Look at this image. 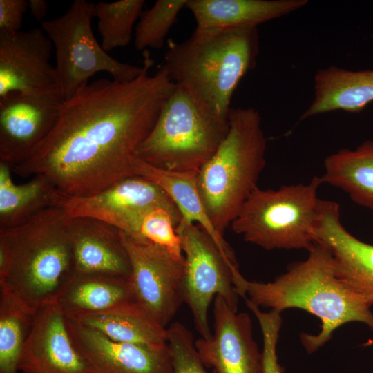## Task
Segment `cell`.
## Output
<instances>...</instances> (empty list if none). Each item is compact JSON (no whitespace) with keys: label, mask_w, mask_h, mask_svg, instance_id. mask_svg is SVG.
<instances>
[{"label":"cell","mask_w":373,"mask_h":373,"mask_svg":"<svg viewBox=\"0 0 373 373\" xmlns=\"http://www.w3.org/2000/svg\"><path fill=\"white\" fill-rule=\"evenodd\" d=\"M127 82L99 79L61 104L49 135L26 161L21 177L44 175L60 193L88 196L137 175L138 147L175 84L164 64Z\"/></svg>","instance_id":"obj_1"},{"label":"cell","mask_w":373,"mask_h":373,"mask_svg":"<svg viewBox=\"0 0 373 373\" xmlns=\"http://www.w3.org/2000/svg\"><path fill=\"white\" fill-rule=\"evenodd\" d=\"M71 218L51 206L18 226L0 229V290L34 316L56 303L75 274Z\"/></svg>","instance_id":"obj_2"},{"label":"cell","mask_w":373,"mask_h":373,"mask_svg":"<svg viewBox=\"0 0 373 373\" xmlns=\"http://www.w3.org/2000/svg\"><path fill=\"white\" fill-rule=\"evenodd\" d=\"M308 252L305 260L294 264L274 281L248 280L249 299L258 307L281 312L298 308L317 316L321 321V332L300 335L309 354L325 344L334 330L347 323H364L373 332L372 305L341 279L328 248L316 241Z\"/></svg>","instance_id":"obj_3"},{"label":"cell","mask_w":373,"mask_h":373,"mask_svg":"<svg viewBox=\"0 0 373 373\" xmlns=\"http://www.w3.org/2000/svg\"><path fill=\"white\" fill-rule=\"evenodd\" d=\"M257 27L202 30L181 43H171L164 64L171 80L227 119L233 94L251 69L258 52Z\"/></svg>","instance_id":"obj_4"},{"label":"cell","mask_w":373,"mask_h":373,"mask_svg":"<svg viewBox=\"0 0 373 373\" xmlns=\"http://www.w3.org/2000/svg\"><path fill=\"white\" fill-rule=\"evenodd\" d=\"M227 133L196 175L198 191L216 229L224 236L258 187L266 165L267 140L254 108H231Z\"/></svg>","instance_id":"obj_5"},{"label":"cell","mask_w":373,"mask_h":373,"mask_svg":"<svg viewBox=\"0 0 373 373\" xmlns=\"http://www.w3.org/2000/svg\"><path fill=\"white\" fill-rule=\"evenodd\" d=\"M228 129V118L216 115L175 84L137 155L158 169L198 173L216 153Z\"/></svg>","instance_id":"obj_6"},{"label":"cell","mask_w":373,"mask_h":373,"mask_svg":"<svg viewBox=\"0 0 373 373\" xmlns=\"http://www.w3.org/2000/svg\"><path fill=\"white\" fill-rule=\"evenodd\" d=\"M321 177L309 182L254 190L232 221L233 231L266 250L305 249L316 241L314 227L321 199Z\"/></svg>","instance_id":"obj_7"},{"label":"cell","mask_w":373,"mask_h":373,"mask_svg":"<svg viewBox=\"0 0 373 373\" xmlns=\"http://www.w3.org/2000/svg\"><path fill=\"white\" fill-rule=\"evenodd\" d=\"M95 3L75 0L57 18L41 22V29L55 48V70L64 100L70 98L88 79L106 72L119 82L133 80L152 66L146 55L144 65L137 66L117 61L99 44L91 28Z\"/></svg>","instance_id":"obj_8"},{"label":"cell","mask_w":373,"mask_h":373,"mask_svg":"<svg viewBox=\"0 0 373 373\" xmlns=\"http://www.w3.org/2000/svg\"><path fill=\"white\" fill-rule=\"evenodd\" d=\"M184 254V303L193 317L200 337L209 338L212 333L208 312L217 295L238 309L239 295L234 285L231 266L212 238L198 224L182 218L176 227Z\"/></svg>","instance_id":"obj_9"},{"label":"cell","mask_w":373,"mask_h":373,"mask_svg":"<svg viewBox=\"0 0 373 373\" xmlns=\"http://www.w3.org/2000/svg\"><path fill=\"white\" fill-rule=\"evenodd\" d=\"M120 231L131 263L132 292L143 311L166 328L184 303V257L178 258L160 246Z\"/></svg>","instance_id":"obj_10"},{"label":"cell","mask_w":373,"mask_h":373,"mask_svg":"<svg viewBox=\"0 0 373 373\" xmlns=\"http://www.w3.org/2000/svg\"><path fill=\"white\" fill-rule=\"evenodd\" d=\"M52 46L39 28L0 34V98L18 92L62 103L55 67L50 62Z\"/></svg>","instance_id":"obj_11"},{"label":"cell","mask_w":373,"mask_h":373,"mask_svg":"<svg viewBox=\"0 0 373 373\" xmlns=\"http://www.w3.org/2000/svg\"><path fill=\"white\" fill-rule=\"evenodd\" d=\"M52 202L53 206L61 208L72 218H95L122 231L136 216L149 209H178L160 186L140 175L122 179L88 196L69 195L57 190Z\"/></svg>","instance_id":"obj_12"},{"label":"cell","mask_w":373,"mask_h":373,"mask_svg":"<svg viewBox=\"0 0 373 373\" xmlns=\"http://www.w3.org/2000/svg\"><path fill=\"white\" fill-rule=\"evenodd\" d=\"M213 333L195 341L206 367L216 373H262V352L253 336L250 316L238 313L217 295L213 302Z\"/></svg>","instance_id":"obj_13"},{"label":"cell","mask_w":373,"mask_h":373,"mask_svg":"<svg viewBox=\"0 0 373 373\" xmlns=\"http://www.w3.org/2000/svg\"><path fill=\"white\" fill-rule=\"evenodd\" d=\"M62 103L10 93L0 98V162L11 169L29 159L54 128Z\"/></svg>","instance_id":"obj_14"},{"label":"cell","mask_w":373,"mask_h":373,"mask_svg":"<svg viewBox=\"0 0 373 373\" xmlns=\"http://www.w3.org/2000/svg\"><path fill=\"white\" fill-rule=\"evenodd\" d=\"M74 345L88 373H171L168 344L157 348L111 340L98 331L66 318Z\"/></svg>","instance_id":"obj_15"},{"label":"cell","mask_w":373,"mask_h":373,"mask_svg":"<svg viewBox=\"0 0 373 373\" xmlns=\"http://www.w3.org/2000/svg\"><path fill=\"white\" fill-rule=\"evenodd\" d=\"M22 373H88L56 303L33 316L18 364Z\"/></svg>","instance_id":"obj_16"},{"label":"cell","mask_w":373,"mask_h":373,"mask_svg":"<svg viewBox=\"0 0 373 373\" xmlns=\"http://www.w3.org/2000/svg\"><path fill=\"white\" fill-rule=\"evenodd\" d=\"M314 236L315 241L332 253L341 279L372 305L373 245L361 240L345 229L336 202L321 200Z\"/></svg>","instance_id":"obj_17"},{"label":"cell","mask_w":373,"mask_h":373,"mask_svg":"<svg viewBox=\"0 0 373 373\" xmlns=\"http://www.w3.org/2000/svg\"><path fill=\"white\" fill-rule=\"evenodd\" d=\"M70 238L76 273L128 279L131 263L120 230L95 218H71Z\"/></svg>","instance_id":"obj_18"},{"label":"cell","mask_w":373,"mask_h":373,"mask_svg":"<svg viewBox=\"0 0 373 373\" xmlns=\"http://www.w3.org/2000/svg\"><path fill=\"white\" fill-rule=\"evenodd\" d=\"M56 304L70 320L142 309L132 292L128 279L99 274L75 273Z\"/></svg>","instance_id":"obj_19"},{"label":"cell","mask_w":373,"mask_h":373,"mask_svg":"<svg viewBox=\"0 0 373 373\" xmlns=\"http://www.w3.org/2000/svg\"><path fill=\"white\" fill-rule=\"evenodd\" d=\"M307 0H187L196 28L216 30L257 27L307 4Z\"/></svg>","instance_id":"obj_20"},{"label":"cell","mask_w":373,"mask_h":373,"mask_svg":"<svg viewBox=\"0 0 373 373\" xmlns=\"http://www.w3.org/2000/svg\"><path fill=\"white\" fill-rule=\"evenodd\" d=\"M137 175L144 177L160 186L173 200L182 218L194 222L212 238L231 267L234 282L240 281L243 276L240 272L234 253L213 226L200 198L195 172L166 171L151 166L142 160L136 164Z\"/></svg>","instance_id":"obj_21"},{"label":"cell","mask_w":373,"mask_h":373,"mask_svg":"<svg viewBox=\"0 0 373 373\" xmlns=\"http://www.w3.org/2000/svg\"><path fill=\"white\" fill-rule=\"evenodd\" d=\"M314 99L300 119L334 111L358 113L373 102V69L351 70L335 66L319 69Z\"/></svg>","instance_id":"obj_22"},{"label":"cell","mask_w":373,"mask_h":373,"mask_svg":"<svg viewBox=\"0 0 373 373\" xmlns=\"http://www.w3.org/2000/svg\"><path fill=\"white\" fill-rule=\"evenodd\" d=\"M323 184L338 188L352 202L373 211V140L341 149L324 160Z\"/></svg>","instance_id":"obj_23"},{"label":"cell","mask_w":373,"mask_h":373,"mask_svg":"<svg viewBox=\"0 0 373 373\" xmlns=\"http://www.w3.org/2000/svg\"><path fill=\"white\" fill-rule=\"evenodd\" d=\"M11 167L0 162V229L14 227L53 206L56 188L43 175H35L23 184H16Z\"/></svg>","instance_id":"obj_24"},{"label":"cell","mask_w":373,"mask_h":373,"mask_svg":"<svg viewBox=\"0 0 373 373\" xmlns=\"http://www.w3.org/2000/svg\"><path fill=\"white\" fill-rule=\"evenodd\" d=\"M72 321L117 342L152 348L167 344V327L155 323L142 309L88 316Z\"/></svg>","instance_id":"obj_25"},{"label":"cell","mask_w":373,"mask_h":373,"mask_svg":"<svg viewBox=\"0 0 373 373\" xmlns=\"http://www.w3.org/2000/svg\"><path fill=\"white\" fill-rule=\"evenodd\" d=\"M182 218L178 209L156 207L135 217L123 232L135 240L160 246L174 256L183 258L181 240L176 232Z\"/></svg>","instance_id":"obj_26"},{"label":"cell","mask_w":373,"mask_h":373,"mask_svg":"<svg viewBox=\"0 0 373 373\" xmlns=\"http://www.w3.org/2000/svg\"><path fill=\"white\" fill-rule=\"evenodd\" d=\"M144 0H121L95 3V17L101 46L106 52L125 47L132 37L134 24L141 16Z\"/></svg>","instance_id":"obj_27"},{"label":"cell","mask_w":373,"mask_h":373,"mask_svg":"<svg viewBox=\"0 0 373 373\" xmlns=\"http://www.w3.org/2000/svg\"><path fill=\"white\" fill-rule=\"evenodd\" d=\"M33 316L1 293L0 373H18L19 358Z\"/></svg>","instance_id":"obj_28"},{"label":"cell","mask_w":373,"mask_h":373,"mask_svg":"<svg viewBox=\"0 0 373 373\" xmlns=\"http://www.w3.org/2000/svg\"><path fill=\"white\" fill-rule=\"evenodd\" d=\"M186 3L187 0H157L151 8L143 12L135 29V48H161L178 13L186 8Z\"/></svg>","instance_id":"obj_29"},{"label":"cell","mask_w":373,"mask_h":373,"mask_svg":"<svg viewBox=\"0 0 373 373\" xmlns=\"http://www.w3.org/2000/svg\"><path fill=\"white\" fill-rule=\"evenodd\" d=\"M166 329L171 373H210L198 354L193 333L178 321L172 323Z\"/></svg>","instance_id":"obj_30"},{"label":"cell","mask_w":373,"mask_h":373,"mask_svg":"<svg viewBox=\"0 0 373 373\" xmlns=\"http://www.w3.org/2000/svg\"><path fill=\"white\" fill-rule=\"evenodd\" d=\"M246 305L256 317L262 334V373H283V368L278 363L276 345L282 325L281 312L271 309L265 312L254 304L249 298Z\"/></svg>","instance_id":"obj_31"},{"label":"cell","mask_w":373,"mask_h":373,"mask_svg":"<svg viewBox=\"0 0 373 373\" xmlns=\"http://www.w3.org/2000/svg\"><path fill=\"white\" fill-rule=\"evenodd\" d=\"M28 8L24 0H0V34L12 35L20 30Z\"/></svg>","instance_id":"obj_32"},{"label":"cell","mask_w":373,"mask_h":373,"mask_svg":"<svg viewBox=\"0 0 373 373\" xmlns=\"http://www.w3.org/2000/svg\"><path fill=\"white\" fill-rule=\"evenodd\" d=\"M28 8L37 21L43 22L46 15L48 3L44 0H29Z\"/></svg>","instance_id":"obj_33"}]
</instances>
